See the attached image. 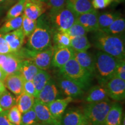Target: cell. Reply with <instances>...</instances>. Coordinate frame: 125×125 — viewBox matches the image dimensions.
Instances as JSON below:
<instances>
[{"mask_svg":"<svg viewBox=\"0 0 125 125\" xmlns=\"http://www.w3.org/2000/svg\"><path fill=\"white\" fill-rule=\"evenodd\" d=\"M120 35H111L98 30L94 32L92 41L94 46L100 51L123 60L125 56V41Z\"/></svg>","mask_w":125,"mask_h":125,"instance_id":"cell-1","label":"cell"},{"mask_svg":"<svg viewBox=\"0 0 125 125\" xmlns=\"http://www.w3.org/2000/svg\"><path fill=\"white\" fill-rule=\"evenodd\" d=\"M32 33L28 37L27 49L33 52L46 50L52 46V30L49 21L41 16Z\"/></svg>","mask_w":125,"mask_h":125,"instance_id":"cell-2","label":"cell"},{"mask_svg":"<svg viewBox=\"0 0 125 125\" xmlns=\"http://www.w3.org/2000/svg\"><path fill=\"white\" fill-rule=\"evenodd\" d=\"M94 71L93 75L96 78L98 85L105 86L108 81L115 75L119 59L105 52L98 51L94 57Z\"/></svg>","mask_w":125,"mask_h":125,"instance_id":"cell-3","label":"cell"},{"mask_svg":"<svg viewBox=\"0 0 125 125\" xmlns=\"http://www.w3.org/2000/svg\"><path fill=\"white\" fill-rule=\"evenodd\" d=\"M59 69L60 75L74 81L84 91L90 87L93 75L83 68L74 57Z\"/></svg>","mask_w":125,"mask_h":125,"instance_id":"cell-4","label":"cell"},{"mask_svg":"<svg viewBox=\"0 0 125 125\" xmlns=\"http://www.w3.org/2000/svg\"><path fill=\"white\" fill-rule=\"evenodd\" d=\"M111 104L109 99L86 104L82 112L87 125H104Z\"/></svg>","mask_w":125,"mask_h":125,"instance_id":"cell-5","label":"cell"},{"mask_svg":"<svg viewBox=\"0 0 125 125\" xmlns=\"http://www.w3.org/2000/svg\"><path fill=\"white\" fill-rule=\"evenodd\" d=\"M78 16L77 14L66 7L49 15V22L52 31L67 32L76 23Z\"/></svg>","mask_w":125,"mask_h":125,"instance_id":"cell-6","label":"cell"},{"mask_svg":"<svg viewBox=\"0 0 125 125\" xmlns=\"http://www.w3.org/2000/svg\"><path fill=\"white\" fill-rule=\"evenodd\" d=\"M53 46L39 52H33L27 49L28 59H30L40 70L46 71L51 65L53 54Z\"/></svg>","mask_w":125,"mask_h":125,"instance_id":"cell-7","label":"cell"},{"mask_svg":"<svg viewBox=\"0 0 125 125\" xmlns=\"http://www.w3.org/2000/svg\"><path fill=\"white\" fill-rule=\"evenodd\" d=\"M108 97L116 101L124 100L125 98V81L114 76L105 84Z\"/></svg>","mask_w":125,"mask_h":125,"instance_id":"cell-8","label":"cell"},{"mask_svg":"<svg viewBox=\"0 0 125 125\" xmlns=\"http://www.w3.org/2000/svg\"><path fill=\"white\" fill-rule=\"evenodd\" d=\"M32 108L35 112L39 122L49 125H62L60 122L56 119L51 114L48 105L37 98H35Z\"/></svg>","mask_w":125,"mask_h":125,"instance_id":"cell-9","label":"cell"},{"mask_svg":"<svg viewBox=\"0 0 125 125\" xmlns=\"http://www.w3.org/2000/svg\"><path fill=\"white\" fill-rule=\"evenodd\" d=\"M57 85L67 97L73 98L82 96L85 92L75 82L63 76L57 79Z\"/></svg>","mask_w":125,"mask_h":125,"instance_id":"cell-10","label":"cell"},{"mask_svg":"<svg viewBox=\"0 0 125 125\" xmlns=\"http://www.w3.org/2000/svg\"><path fill=\"white\" fill-rule=\"evenodd\" d=\"M48 9L46 2L27 0L25 5L23 15L30 19L38 20Z\"/></svg>","mask_w":125,"mask_h":125,"instance_id":"cell-11","label":"cell"},{"mask_svg":"<svg viewBox=\"0 0 125 125\" xmlns=\"http://www.w3.org/2000/svg\"><path fill=\"white\" fill-rule=\"evenodd\" d=\"M53 54L51 62L52 66L60 68L70 59L74 57V51L70 47L58 48L53 46Z\"/></svg>","mask_w":125,"mask_h":125,"instance_id":"cell-12","label":"cell"},{"mask_svg":"<svg viewBox=\"0 0 125 125\" xmlns=\"http://www.w3.org/2000/svg\"><path fill=\"white\" fill-rule=\"evenodd\" d=\"M98 15V12L96 9H93L90 12L78 15L76 22L81 24L87 32H96L99 30Z\"/></svg>","mask_w":125,"mask_h":125,"instance_id":"cell-13","label":"cell"},{"mask_svg":"<svg viewBox=\"0 0 125 125\" xmlns=\"http://www.w3.org/2000/svg\"><path fill=\"white\" fill-rule=\"evenodd\" d=\"M59 90L57 85L52 79H50L43 88L39 92L35 98L43 103L48 104L58 98Z\"/></svg>","mask_w":125,"mask_h":125,"instance_id":"cell-14","label":"cell"},{"mask_svg":"<svg viewBox=\"0 0 125 125\" xmlns=\"http://www.w3.org/2000/svg\"><path fill=\"white\" fill-rule=\"evenodd\" d=\"M24 82V80L19 72L8 75L4 81L6 89L16 97L23 92Z\"/></svg>","mask_w":125,"mask_h":125,"instance_id":"cell-15","label":"cell"},{"mask_svg":"<svg viewBox=\"0 0 125 125\" xmlns=\"http://www.w3.org/2000/svg\"><path fill=\"white\" fill-rule=\"evenodd\" d=\"M4 37L8 43L12 53L18 52L22 48L26 38L21 27L12 32L4 34Z\"/></svg>","mask_w":125,"mask_h":125,"instance_id":"cell-16","label":"cell"},{"mask_svg":"<svg viewBox=\"0 0 125 125\" xmlns=\"http://www.w3.org/2000/svg\"><path fill=\"white\" fill-rule=\"evenodd\" d=\"M73 100V98L70 97H67L64 98H57L55 100L49 103L48 105L50 111L54 118L61 122V120L65 111V109Z\"/></svg>","mask_w":125,"mask_h":125,"instance_id":"cell-17","label":"cell"},{"mask_svg":"<svg viewBox=\"0 0 125 125\" xmlns=\"http://www.w3.org/2000/svg\"><path fill=\"white\" fill-rule=\"evenodd\" d=\"M62 125H87L82 111L71 109L64 112L61 120Z\"/></svg>","mask_w":125,"mask_h":125,"instance_id":"cell-18","label":"cell"},{"mask_svg":"<svg viewBox=\"0 0 125 125\" xmlns=\"http://www.w3.org/2000/svg\"><path fill=\"white\" fill-rule=\"evenodd\" d=\"M24 60L15 53H10L7 54V57L0 68L7 75H10L19 71L20 65Z\"/></svg>","mask_w":125,"mask_h":125,"instance_id":"cell-19","label":"cell"},{"mask_svg":"<svg viewBox=\"0 0 125 125\" xmlns=\"http://www.w3.org/2000/svg\"><path fill=\"white\" fill-rule=\"evenodd\" d=\"M122 107L119 103H114L111 104L104 125H122Z\"/></svg>","mask_w":125,"mask_h":125,"instance_id":"cell-20","label":"cell"},{"mask_svg":"<svg viewBox=\"0 0 125 125\" xmlns=\"http://www.w3.org/2000/svg\"><path fill=\"white\" fill-rule=\"evenodd\" d=\"M108 99V95L105 86L99 85L90 87L86 97L87 103L101 102Z\"/></svg>","mask_w":125,"mask_h":125,"instance_id":"cell-21","label":"cell"},{"mask_svg":"<svg viewBox=\"0 0 125 125\" xmlns=\"http://www.w3.org/2000/svg\"><path fill=\"white\" fill-rule=\"evenodd\" d=\"M74 58L83 68L94 74V58L87 51L75 52Z\"/></svg>","mask_w":125,"mask_h":125,"instance_id":"cell-22","label":"cell"},{"mask_svg":"<svg viewBox=\"0 0 125 125\" xmlns=\"http://www.w3.org/2000/svg\"><path fill=\"white\" fill-rule=\"evenodd\" d=\"M65 7L78 15L93 10L92 0H67Z\"/></svg>","mask_w":125,"mask_h":125,"instance_id":"cell-23","label":"cell"},{"mask_svg":"<svg viewBox=\"0 0 125 125\" xmlns=\"http://www.w3.org/2000/svg\"><path fill=\"white\" fill-rule=\"evenodd\" d=\"M40 70L30 59H24L20 64L18 72L24 81H32Z\"/></svg>","mask_w":125,"mask_h":125,"instance_id":"cell-24","label":"cell"},{"mask_svg":"<svg viewBox=\"0 0 125 125\" xmlns=\"http://www.w3.org/2000/svg\"><path fill=\"white\" fill-rule=\"evenodd\" d=\"M35 97L24 92L20 94L16 97L17 107L21 114H24L33 107Z\"/></svg>","mask_w":125,"mask_h":125,"instance_id":"cell-25","label":"cell"},{"mask_svg":"<svg viewBox=\"0 0 125 125\" xmlns=\"http://www.w3.org/2000/svg\"><path fill=\"white\" fill-rule=\"evenodd\" d=\"M91 47L86 35L70 37V48L75 52L87 51Z\"/></svg>","mask_w":125,"mask_h":125,"instance_id":"cell-26","label":"cell"},{"mask_svg":"<svg viewBox=\"0 0 125 125\" xmlns=\"http://www.w3.org/2000/svg\"><path fill=\"white\" fill-rule=\"evenodd\" d=\"M121 18V14L118 12H104L98 15V30H102L107 28L115 20Z\"/></svg>","mask_w":125,"mask_h":125,"instance_id":"cell-27","label":"cell"},{"mask_svg":"<svg viewBox=\"0 0 125 125\" xmlns=\"http://www.w3.org/2000/svg\"><path fill=\"white\" fill-rule=\"evenodd\" d=\"M51 76L49 73L45 70H40L32 79L34 86H35L36 92L37 94L43 88L50 79Z\"/></svg>","mask_w":125,"mask_h":125,"instance_id":"cell-28","label":"cell"},{"mask_svg":"<svg viewBox=\"0 0 125 125\" xmlns=\"http://www.w3.org/2000/svg\"><path fill=\"white\" fill-rule=\"evenodd\" d=\"M54 46L58 48L70 47V37L66 32L59 31H52Z\"/></svg>","mask_w":125,"mask_h":125,"instance_id":"cell-29","label":"cell"},{"mask_svg":"<svg viewBox=\"0 0 125 125\" xmlns=\"http://www.w3.org/2000/svg\"><path fill=\"white\" fill-rule=\"evenodd\" d=\"M125 30V20L124 18H120L115 20L107 28L100 30L105 33L114 35H120L124 32Z\"/></svg>","mask_w":125,"mask_h":125,"instance_id":"cell-30","label":"cell"},{"mask_svg":"<svg viewBox=\"0 0 125 125\" xmlns=\"http://www.w3.org/2000/svg\"><path fill=\"white\" fill-rule=\"evenodd\" d=\"M23 15L7 20L0 28V34H5L19 29L21 27Z\"/></svg>","mask_w":125,"mask_h":125,"instance_id":"cell-31","label":"cell"},{"mask_svg":"<svg viewBox=\"0 0 125 125\" xmlns=\"http://www.w3.org/2000/svg\"><path fill=\"white\" fill-rule=\"evenodd\" d=\"M16 104V97L13 94L6 89L0 94V106L3 111L9 110Z\"/></svg>","mask_w":125,"mask_h":125,"instance_id":"cell-32","label":"cell"},{"mask_svg":"<svg viewBox=\"0 0 125 125\" xmlns=\"http://www.w3.org/2000/svg\"><path fill=\"white\" fill-rule=\"evenodd\" d=\"M27 0H19L9 9L4 20H7L18 18L22 15Z\"/></svg>","mask_w":125,"mask_h":125,"instance_id":"cell-33","label":"cell"},{"mask_svg":"<svg viewBox=\"0 0 125 125\" xmlns=\"http://www.w3.org/2000/svg\"><path fill=\"white\" fill-rule=\"evenodd\" d=\"M23 15V21L21 29L23 30L25 37H29L35 29L37 24V20H32L26 18Z\"/></svg>","mask_w":125,"mask_h":125,"instance_id":"cell-34","label":"cell"},{"mask_svg":"<svg viewBox=\"0 0 125 125\" xmlns=\"http://www.w3.org/2000/svg\"><path fill=\"white\" fill-rule=\"evenodd\" d=\"M22 114L20 112L16 105L10 108L8 111L7 118L10 122L15 125H20Z\"/></svg>","mask_w":125,"mask_h":125,"instance_id":"cell-35","label":"cell"},{"mask_svg":"<svg viewBox=\"0 0 125 125\" xmlns=\"http://www.w3.org/2000/svg\"><path fill=\"white\" fill-rule=\"evenodd\" d=\"M38 119L33 108L22 114L20 125H34L38 123Z\"/></svg>","mask_w":125,"mask_h":125,"instance_id":"cell-36","label":"cell"},{"mask_svg":"<svg viewBox=\"0 0 125 125\" xmlns=\"http://www.w3.org/2000/svg\"><path fill=\"white\" fill-rule=\"evenodd\" d=\"M67 0H48L46 4L49 10V15L53 14L65 7Z\"/></svg>","mask_w":125,"mask_h":125,"instance_id":"cell-37","label":"cell"},{"mask_svg":"<svg viewBox=\"0 0 125 125\" xmlns=\"http://www.w3.org/2000/svg\"><path fill=\"white\" fill-rule=\"evenodd\" d=\"M67 33L70 37H79V36L86 35L87 31L81 26V24L75 23L67 31Z\"/></svg>","mask_w":125,"mask_h":125,"instance_id":"cell-38","label":"cell"},{"mask_svg":"<svg viewBox=\"0 0 125 125\" xmlns=\"http://www.w3.org/2000/svg\"><path fill=\"white\" fill-rule=\"evenodd\" d=\"M115 77L119 78L122 80L125 81V61L123 60H119L115 70Z\"/></svg>","mask_w":125,"mask_h":125,"instance_id":"cell-39","label":"cell"},{"mask_svg":"<svg viewBox=\"0 0 125 125\" xmlns=\"http://www.w3.org/2000/svg\"><path fill=\"white\" fill-rule=\"evenodd\" d=\"M23 92L36 97L37 96L35 86L32 81H24L23 84Z\"/></svg>","mask_w":125,"mask_h":125,"instance_id":"cell-40","label":"cell"},{"mask_svg":"<svg viewBox=\"0 0 125 125\" xmlns=\"http://www.w3.org/2000/svg\"><path fill=\"white\" fill-rule=\"evenodd\" d=\"M114 0H92V4L94 9H104L113 2Z\"/></svg>","mask_w":125,"mask_h":125,"instance_id":"cell-41","label":"cell"},{"mask_svg":"<svg viewBox=\"0 0 125 125\" xmlns=\"http://www.w3.org/2000/svg\"><path fill=\"white\" fill-rule=\"evenodd\" d=\"M12 53L8 43L4 37V34H0V54H7Z\"/></svg>","mask_w":125,"mask_h":125,"instance_id":"cell-42","label":"cell"},{"mask_svg":"<svg viewBox=\"0 0 125 125\" xmlns=\"http://www.w3.org/2000/svg\"><path fill=\"white\" fill-rule=\"evenodd\" d=\"M8 111H3L0 113V125H15L10 122L7 118Z\"/></svg>","mask_w":125,"mask_h":125,"instance_id":"cell-43","label":"cell"},{"mask_svg":"<svg viewBox=\"0 0 125 125\" xmlns=\"http://www.w3.org/2000/svg\"><path fill=\"white\" fill-rule=\"evenodd\" d=\"M6 89H6L5 86L4 81L0 80V94L2 93Z\"/></svg>","mask_w":125,"mask_h":125,"instance_id":"cell-44","label":"cell"},{"mask_svg":"<svg viewBox=\"0 0 125 125\" xmlns=\"http://www.w3.org/2000/svg\"><path fill=\"white\" fill-rule=\"evenodd\" d=\"M7 54H0V66L2 64L7 57Z\"/></svg>","mask_w":125,"mask_h":125,"instance_id":"cell-45","label":"cell"},{"mask_svg":"<svg viewBox=\"0 0 125 125\" xmlns=\"http://www.w3.org/2000/svg\"><path fill=\"white\" fill-rule=\"evenodd\" d=\"M7 75L6 74L1 68H0V80L4 81L5 78H6Z\"/></svg>","mask_w":125,"mask_h":125,"instance_id":"cell-46","label":"cell"},{"mask_svg":"<svg viewBox=\"0 0 125 125\" xmlns=\"http://www.w3.org/2000/svg\"><path fill=\"white\" fill-rule=\"evenodd\" d=\"M18 1H19V0H7L5 3L7 4V5L8 4V5L9 6L10 5L15 4V3H16Z\"/></svg>","mask_w":125,"mask_h":125,"instance_id":"cell-47","label":"cell"},{"mask_svg":"<svg viewBox=\"0 0 125 125\" xmlns=\"http://www.w3.org/2000/svg\"><path fill=\"white\" fill-rule=\"evenodd\" d=\"M3 9H4V8L2 7V6L1 5H0V16H1V15H2V13Z\"/></svg>","mask_w":125,"mask_h":125,"instance_id":"cell-48","label":"cell"},{"mask_svg":"<svg viewBox=\"0 0 125 125\" xmlns=\"http://www.w3.org/2000/svg\"><path fill=\"white\" fill-rule=\"evenodd\" d=\"M122 125H125V116H123L122 121Z\"/></svg>","mask_w":125,"mask_h":125,"instance_id":"cell-49","label":"cell"},{"mask_svg":"<svg viewBox=\"0 0 125 125\" xmlns=\"http://www.w3.org/2000/svg\"><path fill=\"white\" fill-rule=\"evenodd\" d=\"M49 125L45 124V123H41V122H38V123H36V124H35V125Z\"/></svg>","mask_w":125,"mask_h":125,"instance_id":"cell-50","label":"cell"},{"mask_svg":"<svg viewBox=\"0 0 125 125\" xmlns=\"http://www.w3.org/2000/svg\"><path fill=\"white\" fill-rule=\"evenodd\" d=\"M7 0H0V5L4 4V3L6 2Z\"/></svg>","mask_w":125,"mask_h":125,"instance_id":"cell-51","label":"cell"},{"mask_svg":"<svg viewBox=\"0 0 125 125\" xmlns=\"http://www.w3.org/2000/svg\"><path fill=\"white\" fill-rule=\"evenodd\" d=\"M34 1H40V2H46L48 0H34Z\"/></svg>","mask_w":125,"mask_h":125,"instance_id":"cell-52","label":"cell"},{"mask_svg":"<svg viewBox=\"0 0 125 125\" xmlns=\"http://www.w3.org/2000/svg\"><path fill=\"white\" fill-rule=\"evenodd\" d=\"M2 111H3V109L1 108V106H0V113H1V112Z\"/></svg>","mask_w":125,"mask_h":125,"instance_id":"cell-53","label":"cell"}]
</instances>
